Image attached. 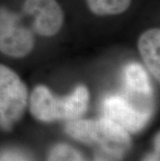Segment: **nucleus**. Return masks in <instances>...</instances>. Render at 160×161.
<instances>
[{
	"mask_svg": "<svg viewBox=\"0 0 160 161\" xmlns=\"http://www.w3.org/2000/svg\"><path fill=\"white\" fill-rule=\"evenodd\" d=\"M66 131L73 138L91 146H98L95 161H121L130 146L128 131L108 118L100 119H72Z\"/></svg>",
	"mask_w": 160,
	"mask_h": 161,
	"instance_id": "obj_1",
	"label": "nucleus"
},
{
	"mask_svg": "<svg viewBox=\"0 0 160 161\" xmlns=\"http://www.w3.org/2000/svg\"><path fill=\"white\" fill-rule=\"evenodd\" d=\"M88 91L84 85H78L71 95L58 98L45 85H37L30 97V111L35 118L43 122L56 119H77L86 111Z\"/></svg>",
	"mask_w": 160,
	"mask_h": 161,
	"instance_id": "obj_2",
	"label": "nucleus"
},
{
	"mask_svg": "<svg viewBox=\"0 0 160 161\" xmlns=\"http://www.w3.org/2000/svg\"><path fill=\"white\" fill-rule=\"evenodd\" d=\"M27 88L12 69L0 64V126L12 127L24 112L27 105Z\"/></svg>",
	"mask_w": 160,
	"mask_h": 161,
	"instance_id": "obj_3",
	"label": "nucleus"
},
{
	"mask_svg": "<svg viewBox=\"0 0 160 161\" xmlns=\"http://www.w3.org/2000/svg\"><path fill=\"white\" fill-rule=\"evenodd\" d=\"M35 36L22 18L0 8V51L11 57H23L31 52Z\"/></svg>",
	"mask_w": 160,
	"mask_h": 161,
	"instance_id": "obj_4",
	"label": "nucleus"
},
{
	"mask_svg": "<svg viewBox=\"0 0 160 161\" xmlns=\"http://www.w3.org/2000/svg\"><path fill=\"white\" fill-rule=\"evenodd\" d=\"M105 118L122 126L126 131L137 132L148 123L151 109L139 105L133 99L123 96H109L102 104Z\"/></svg>",
	"mask_w": 160,
	"mask_h": 161,
	"instance_id": "obj_5",
	"label": "nucleus"
},
{
	"mask_svg": "<svg viewBox=\"0 0 160 161\" xmlns=\"http://www.w3.org/2000/svg\"><path fill=\"white\" fill-rule=\"evenodd\" d=\"M23 12L33 19V31L42 36H55L63 24V12L56 0H25Z\"/></svg>",
	"mask_w": 160,
	"mask_h": 161,
	"instance_id": "obj_6",
	"label": "nucleus"
},
{
	"mask_svg": "<svg viewBox=\"0 0 160 161\" xmlns=\"http://www.w3.org/2000/svg\"><path fill=\"white\" fill-rule=\"evenodd\" d=\"M160 30L159 28H152L145 31L139 36L138 40V51L146 67L148 68L151 74L156 79L159 80L160 77Z\"/></svg>",
	"mask_w": 160,
	"mask_h": 161,
	"instance_id": "obj_7",
	"label": "nucleus"
},
{
	"mask_svg": "<svg viewBox=\"0 0 160 161\" xmlns=\"http://www.w3.org/2000/svg\"><path fill=\"white\" fill-rule=\"evenodd\" d=\"M124 80L127 94L151 99L152 88L145 68L137 63H130L124 68Z\"/></svg>",
	"mask_w": 160,
	"mask_h": 161,
	"instance_id": "obj_8",
	"label": "nucleus"
},
{
	"mask_svg": "<svg viewBox=\"0 0 160 161\" xmlns=\"http://www.w3.org/2000/svg\"><path fill=\"white\" fill-rule=\"evenodd\" d=\"M88 8L95 15H118L125 12L131 4V0H86Z\"/></svg>",
	"mask_w": 160,
	"mask_h": 161,
	"instance_id": "obj_9",
	"label": "nucleus"
},
{
	"mask_svg": "<svg viewBox=\"0 0 160 161\" xmlns=\"http://www.w3.org/2000/svg\"><path fill=\"white\" fill-rule=\"evenodd\" d=\"M48 161H86L83 157L67 145H57L51 150Z\"/></svg>",
	"mask_w": 160,
	"mask_h": 161,
	"instance_id": "obj_10",
	"label": "nucleus"
},
{
	"mask_svg": "<svg viewBox=\"0 0 160 161\" xmlns=\"http://www.w3.org/2000/svg\"><path fill=\"white\" fill-rule=\"evenodd\" d=\"M0 161H29V160L24 155H22L21 153L8 151V152L3 153L0 156Z\"/></svg>",
	"mask_w": 160,
	"mask_h": 161,
	"instance_id": "obj_11",
	"label": "nucleus"
},
{
	"mask_svg": "<svg viewBox=\"0 0 160 161\" xmlns=\"http://www.w3.org/2000/svg\"><path fill=\"white\" fill-rule=\"evenodd\" d=\"M145 161H159V154L158 153H154L152 155H149L147 158L145 159Z\"/></svg>",
	"mask_w": 160,
	"mask_h": 161,
	"instance_id": "obj_12",
	"label": "nucleus"
},
{
	"mask_svg": "<svg viewBox=\"0 0 160 161\" xmlns=\"http://www.w3.org/2000/svg\"><path fill=\"white\" fill-rule=\"evenodd\" d=\"M159 134H157V136H156V139H155V149H156V153L159 154Z\"/></svg>",
	"mask_w": 160,
	"mask_h": 161,
	"instance_id": "obj_13",
	"label": "nucleus"
}]
</instances>
